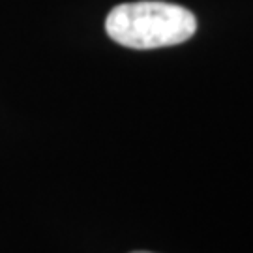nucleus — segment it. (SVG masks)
<instances>
[{
    "label": "nucleus",
    "instance_id": "obj_1",
    "mask_svg": "<svg viewBox=\"0 0 253 253\" xmlns=\"http://www.w3.org/2000/svg\"><path fill=\"white\" fill-rule=\"evenodd\" d=\"M105 30L111 40L129 49H160L188 42L197 30V21L182 6L145 0L111 9Z\"/></svg>",
    "mask_w": 253,
    "mask_h": 253
},
{
    "label": "nucleus",
    "instance_id": "obj_2",
    "mask_svg": "<svg viewBox=\"0 0 253 253\" xmlns=\"http://www.w3.org/2000/svg\"><path fill=\"white\" fill-rule=\"evenodd\" d=\"M133 253H150V252H133Z\"/></svg>",
    "mask_w": 253,
    "mask_h": 253
}]
</instances>
